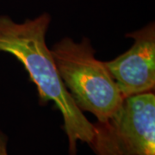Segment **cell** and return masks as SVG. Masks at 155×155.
Listing matches in <instances>:
<instances>
[{"label": "cell", "mask_w": 155, "mask_h": 155, "mask_svg": "<svg viewBox=\"0 0 155 155\" xmlns=\"http://www.w3.org/2000/svg\"><path fill=\"white\" fill-rule=\"evenodd\" d=\"M51 17L42 13L34 19L14 22L0 16V52L17 58L28 72L36 87L40 104L53 102L63 117L69 155H77L78 141L89 144L93 138V124L80 110L64 85L51 51L46 44V34Z\"/></svg>", "instance_id": "1"}, {"label": "cell", "mask_w": 155, "mask_h": 155, "mask_svg": "<svg viewBox=\"0 0 155 155\" xmlns=\"http://www.w3.org/2000/svg\"><path fill=\"white\" fill-rule=\"evenodd\" d=\"M50 51L61 80L78 108L91 113L97 122L108 120L124 98L104 62L96 59L91 40L83 37L75 42L65 37Z\"/></svg>", "instance_id": "2"}, {"label": "cell", "mask_w": 155, "mask_h": 155, "mask_svg": "<svg viewBox=\"0 0 155 155\" xmlns=\"http://www.w3.org/2000/svg\"><path fill=\"white\" fill-rule=\"evenodd\" d=\"M93 124L89 146L96 155H155V96L153 91L125 97L104 122Z\"/></svg>", "instance_id": "3"}, {"label": "cell", "mask_w": 155, "mask_h": 155, "mask_svg": "<svg viewBox=\"0 0 155 155\" xmlns=\"http://www.w3.org/2000/svg\"><path fill=\"white\" fill-rule=\"evenodd\" d=\"M133 46L116 59L104 62L123 98L153 91L155 86V25L127 34Z\"/></svg>", "instance_id": "4"}, {"label": "cell", "mask_w": 155, "mask_h": 155, "mask_svg": "<svg viewBox=\"0 0 155 155\" xmlns=\"http://www.w3.org/2000/svg\"><path fill=\"white\" fill-rule=\"evenodd\" d=\"M7 145H8V137L5 134L3 133L0 130V155H9Z\"/></svg>", "instance_id": "5"}]
</instances>
